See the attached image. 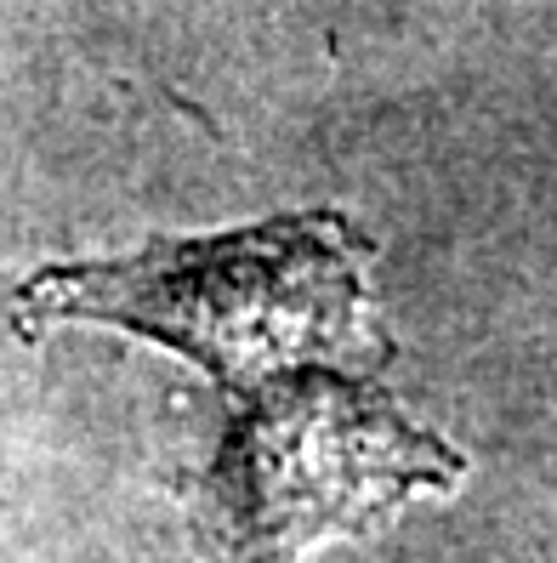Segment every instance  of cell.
Here are the masks:
<instances>
[{
    "label": "cell",
    "mask_w": 557,
    "mask_h": 563,
    "mask_svg": "<svg viewBox=\"0 0 557 563\" xmlns=\"http://www.w3.org/2000/svg\"><path fill=\"white\" fill-rule=\"evenodd\" d=\"M365 240L331 211L274 217L211 240H159L137 256L69 262L23 285L29 324H114L193 358L227 393L302 371H376Z\"/></svg>",
    "instance_id": "6da1fadb"
},
{
    "label": "cell",
    "mask_w": 557,
    "mask_h": 563,
    "mask_svg": "<svg viewBox=\"0 0 557 563\" xmlns=\"http://www.w3.org/2000/svg\"><path fill=\"white\" fill-rule=\"evenodd\" d=\"M449 478L455 455L415 433L358 371H302L239 393L216 467L234 563H290L308 541Z\"/></svg>",
    "instance_id": "7a4b0ae2"
}]
</instances>
